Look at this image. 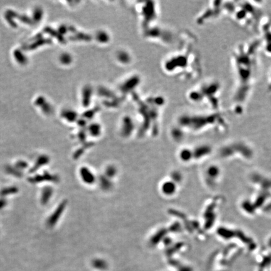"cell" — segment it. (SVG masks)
Segmentation results:
<instances>
[{
    "label": "cell",
    "instance_id": "6da1fadb",
    "mask_svg": "<svg viewBox=\"0 0 271 271\" xmlns=\"http://www.w3.org/2000/svg\"><path fill=\"white\" fill-rule=\"evenodd\" d=\"M259 38L242 41L232 49L230 65L233 79L230 111L235 116L245 112L258 77L260 55Z\"/></svg>",
    "mask_w": 271,
    "mask_h": 271
},
{
    "label": "cell",
    "instance_id": "7a4b0ae2",
    "mask_svg": "<svg viewBox=\"0 0 271 271\" xmlns=\"http://www.w3.org/2000/svg\"><path fill=\"white\" fill-rule=\"evenodd\" d=\"M263 1H233L228 18L242 28L257 31L264 14Z\"/></svg>",
    "mask_w": 271,
    "mask_h": 271
},
{
    "label": "cell",
    "instance_id": "3957f363",
    "mask_svg": "<svg viewBox=\"0 0 271 271\" xmlns=\"http://www.w3.org/2000/svg\"><path fill=\"white\" fill-rule=\"evenodd\" d=\"M189 97L193 102L203 105L208 111H222L223 85L217 79L202 82L190 92Z\"/></svg>",
    "mask_w": 271,
    "mask_h": 271
},
{
    "label": "cell",
    "instance_id": "277c9868",
    "mask_svg": "<svg viewBox=\"0 0 271 271\" xmlns=\"http://www.w3.org/2000/svg\"><path fill=\"white\" fill-rule=\"evenodd\" d=\"M185 120L186 126L196 131L210 129L223 132L228 127V118L223 111H206L204 113L192 114L186 116Z\"/></svg>",
    "mask_w": 271,
    "mask_h": 271
},
{
    "label": "cell",
    "instance_id": "5b68a950",
    "mask_svg": "<svg viewBox=\"0 0 271 271\" xmlns=\"http://www.w3.org/2000/svg\"><path fill=\"white\" fill-rule=\"evenodd\" d=\"M233 1H210L202 12L198 18L201 24L213 23L229 16Z\"/></svg>",
    "mask_w": 271,
    "mask_h": 271
},
{
    "label": "cell",
    "instance_id": "8992f818",
    "mask_svg": "<svg viewBox=\"0 0 271 271\" xmlns=\"http://www.w3.org/2000/svg\"><path fill=\"white\" fill-rule=\"evenodd\" d=\"M257 32L259 33L261 51L271 58V15L264 14L260 20Z\"/></svg>",
    "mask_w": 271,
    "mask_h": 271
},
{
    "label": "cell",
    "instance_id": "52a82bcc",
    "mask_svg": "<svg viewBox=\"0 0 271 271\" xmlns=\"http://www.w3.org/2000/svg\"><path fill=\"white\" fill-rule=\"evenodd\" d=\"M80 175L82 180L87 184H92L95 180V177L93 173L86 167H83L80 169Z\"/></svg>",
    "mask_w": 271,
    "mask_h": 271
},
{
    "label": "cell",
    "instance_id": "ba28073f",
    "mask_svg": "<svg viewBox=\"0 0 271 271\" xmlns=\"http://www.w3.org/2000/svg\"><path fill=\"white\" fill-rule=\"evenodd\" d=\"M65 206H66V205H65V203H62L61 205H60L57 208L55 212L52 214L51 217L49 218V219L48 220V224L49 227H53L54 225L58 222V220L60 218V215L61 216L63 212L64 208H65Z\"/></svg>",
    "mask_w": 271,
    "mask_h": 271
},
{
    "label": "cell",
    "instance_id": "9c48e42d",
    "mask_svg": "<svg viewBox=\"0 0 271 271\" xmlns=\"http://www.w3.org/2000/svg\"><path fill=\"white\" fill-rule=\"evenodd\" d=\"M176 186L175 183L171 181L164 182L162 185L161 190L164 195H171L176 191Z\"/></svg>",
    "mask_w": 271,
    "mask_h": 271
},
{
    "label": "cell",
    "instance_id": "30bf717a",
    "mask_svg": "<svg viewBox=\"0 0 271 271\" xmlns=\"http://www.w3.org/2000/svg\"><path fill=\"white\" fill-rule=\"evenodd\" d=\"M191 152L190 151V150H188V149H183L181 151V153H180V156L181 158V159L183 161H188V160H189V159L191 158Z\"/></svg>",
    "mask_w": 271,
    "mask_h": 271
},
{
    "label": "cell",
    "instance_id": "8fae6325",
    "mask_svg": "<svg viewBox=\"0 0 271 271\" xmlns=\"http://www.w3.org/2000/svg\"><path fill=\"white\" fill-rule=\"evenodd\" d=\"M116 174V169L113 166H109L106 168V171H105V176L107 177L112 178L114 176L115 174Z\"/></svg>",
    "mask_w": 271,
    "mask_h": 271
},
{
    "label": "cell",
    "instance_id": "7c38bea8",
    "mask_svg": "<svg viewBox=\"0 0 271 271\" xmlns=\"http://www.w3.org/2000/svg\"><path fill=\"white\" fill-rule=\"evenodd\" d=\"M52 194V190L50 188H46L45 190H43V193L42 194V201L43 202V203H47V201H48V200L50 198V197L48 196L47 195H51Z\"/></svg>",
    "mask_w": 271,
    "mask_h": 271
},
{
    "label": "cell",
    "instance_id": "4fadbf2b",
    "mask_svg": "<svg viewBox=\"0 0 271 271\" xmlns=\"http://www.w3.org/2000/svg\"><path fill=\"white\" fill-rule=\"evenodd\" d=\"M267 89L271 99V69L269 70L267 77Z\"/></svg>",
    "mask_w": 271,
    "mask_h": 271
},
{
    "label": "cell",
    "instance_id": "5bb4252c",
    "mask_svg": "<svg viewBox=\"0 0 271 271\" xmlns=\"http://www.w3.org/2000/svg\"><path fill=\"white\" fill-rule=\"evenodd\" d=\"M5 204V202L3 201H1V200H0V208H1L3 206H4L3 205Z\"/></svg>",
    "mask_w": 271,
    "mask_h": 271
}]
</instances>
